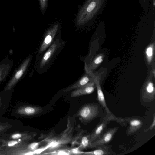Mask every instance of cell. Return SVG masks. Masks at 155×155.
<instances>
[{"label":"cell","mask_w":155,"mask_h":155,"mask_svg":"<svg viewBox=\"0 0 155 155\" xmlns=\"http://www.w3.org/2000/svg\"><path fill=\"white\" fill-rule=\"evenodd\" d=\"M101 111L99 104H90L82 107L78 112L77 115L81 121L87 123L99 116Z\"/></svg>","instance_id":"6da1fadb"},{"label":"cell","mask_w":155,"mask_h":155,"mask_svg":"<svg viewBox=\"0 0 155 155\" xmlns=\"http://www.w3.org/2000/svg\"><path fill=\"white\" fill-rule=\"evenodd\" d=\"M31 58V56L29 57L20 65L6 85L4 89L5 91L12 90L21 79L27 70Z\"/></svg>","instance_id":"7a4b0ae2"},{"label":"cell","mask_w":155,"mask_h":155,"mask_svg":"<svg viewBox=\"0 0 155 155\" xmlns=\"http://www.w3.org/2000/svg\"><path fill=\"white\" fill-rule=\"evenodd\" d=\"M92 76L94 78L95 85L97 88V100L101 106L104 108L107 113V114L112 117L114 120L119 124L121 125L124 126L127 121L128 118H123L117 117L115 116L110 112L108 108L101 87L97 80L96 79L94 76L92 74Z\"/></svg>","instance_id":"3957f363"},{"label":"cell","mask_w":155,"mask_h":155,"mask_svg":"<svg viewBox=\"0 0 155 155\" xmlns=\"http://www.w3.org/2000/svg\"><path fill=\"white\" fill-rule=\"evenodd\" d=\"M114 119L107 114L95 128L90 134V139L92 143L97 140L104 132V129L110 121Z\"/></svg>","instance_id":"277c9868"},{"label":"cell","mask_w":155,"mask_h":155,"mask_svg":"<svg viewBox=\"0 0 155 155\" xmlns=\"http://www.w3.org/2000/svg\"><path fill=\"white\" fill-rule=\"evenodd\" d=\"M118 129V127H114L103 132L97 140L92 143V148H95L97 146L106 144L109 143Z\"/></svg>","instance_id":"5b68a950"},{"label":"cell","mask_w":155,"mask_h":155,"mask_svg":"<svg viewBox=\"0 0 155 155\" xmlns=\"http://www.w3.org/2000/svg\"><path fill=\"white\" fill-rule=\"evenodd\" d=\"M42 109L38 107L30 105H23L19 107L16 110V113L20 116H30L41 113Z\"/></svg>","instance_id":"8992f818"},{"label":"cell","mask_w":155,"mask_h":155,"mask_svg":"<svg viewBox=\"0 0 155 155\" xmlns=\"http://www.w3.org/2000/svg\"><path fill=\"white\" fill-rule=\"evenodd\" d=\"M36 134L33 132L28 131L16 132L4 135L3 138L29 141Z\"/></svg>","instance_id":"52a82bcc"},{"label":"cell","mask_w":155,"mask_h":155,"mask_svg":"<svg viewBox=\"0 0 155 155\" xmlns=\"http://www.w3.org/2000/svg\"><path fill=\"white\" fill-rule=\"evenodd\" d=\"M13 62L8 56L0 61V84L8 76L13 65Z\"/></svg>","instance_id":"ba28073f"},{"label":"cell","mask_w":155,"mask_h":155,"mask_svg":"<svg viewBox=\"0 0 155 155\" xmlns=\"http://www.w3.org/2000/svg\"><path fill=\"white\" fill-rule=\"evenodd\" d=\"M155 88L153 83L148 82L144 87L142 94V99L145 103L150 102L155 99Z\"/></svg>","instance_id":"9c48e42d"},{"label":"cell","mask_w":155,"mask_h":155,"mask_svg":"<svg viewBox=\"0 0 155 155\" xmlns=\"http://www.w3.org/2000/svg\"><path fill=\"white\" fill-rule=\"evenodd\" d=\"M95 85L94 81H92L84 86L75 89L71 93V97H74L91 94L94 90Z\"/></svg>","instance_id":"30bf717a"},{"label":"cell","mask_w":155,"mask_h":155,"mask_svg":"<svg viewBox=\"0 0 155 155\" xmlns=\"http://www.w3.org/2000/svg\"><path fill=\"white\" fill-rule=\"evenodd\" d=\"M95 150L88 152H82V155H108L115 154L110 146L105 145L97 146Z\"/></svg>","instance_id":"8fae6325"},{"label":"cell","mask_w":155,"mask_h":155,"mask_svg":"<svg viewBox=\"0 0 155 155\" xmlns=\"http://www.w3.org/2000/svg\"><path fill=\"white\" fill-rule=\"evenodd\" d=\"M56 40L50 46L43 56L40 63V67H43L50 60L57 50L60 47L61 44Z\"/></svg>","instance_id":"7c38bea8"},{"label":"cell","mask_w":155,"mask_h":155,"mask_svg":"<svg viewBox=\"0 0 155 155\" xmlns=\"http://www.w3.org/2000/svg\"><path fill=\"white\" fill-rule=\"evenodd\" d=\"M0 142L5 149H10L25 145L28 143V141L2 138L0 139Z\"/></svg>","instance_id":"4fadbf2b"},{"label":"cell","mask_w":155,"mask_h":155,"mask_svg":"<svg viewBox=\"0 0 155 155\" xmlns=\"http://www.w3.org/2000/svg\"><path fill=\"white\" fill-rule=\"evenodd\" d=\"M128 121L129 122V125L126 132L127 136L136 133L141 128L143 124L142 121L138 118H129Z\"/></svg>","instance_id":"5bb4252c"},{"label":"cell","mask_w":155,"mask_h":155,"mask_svg":"<svg viewBox=\"0 0 155 155\" xmlns=\"http://www.w3.org/2000/svg\"><path fill=\"white\" fill-rule=\"evenodd\" d=\"M56 31V28H54L47 33L39 49V52L40 53L43 52L51 44Z\"/></svg>","instance_id":"9a60e30c"},{"label":"cell","mask_w":155,"mask_h":155,"mask_svg":"<svg viewBox=\"0 0 155 155\" xmlns=\"http://www.w3.org/2000/svg\"><path fill=\"white\" fill-rule=\"evenodd\" d=\"M91 82L89 76L87 74L85 75L76 83L65 89L64 92H67L73 89L82 87L87 85Z\"/></svg>","instance_id":"2e32d148"},{"label":"cell","mask_w":155,"mask_h":155,"mask_svg":"<svg viewBox=\"0 0 155 155\" xmlns=\"http://www.w3.org/2000/svg\"><path fill=\"white\" fill-rule=\"evenodd\" d=\"M71 149L69 148H59L48 150V151H45L44 153L41 154L46 155H71Z\"/></svg>","instance_id":"e0dca14e"},{"label":"cell","mask_w":155,"mask_h":155,"mask_svg":"<svg viewBox=\"0 0 155 155\" xmlns=\"http://www.w3.org/2000/svg\"><path fill=\"white\" fill-rule=\"evenodd\" d=\"M81 139L78 147L80 150L88 148H92L90 139V134L80 136Z\"/></svg>","instance_id":"ac0fdd59"},{"label":"cell","mask_w":155,"mask_h":155,"mask_svg":"<svg viewBox=\"0 0 155 155\" xmlns=\"http://www.w3.org/2000/svg\"><path fill=\"white\" fill-rule=\"evenodd\" d=\"M40 144V142H34L29 144L28 143L25 145V147L29 151L34 152V150L38 148Z\"/></svg>","instance_id":"d6986e66"},{"label":"cell","mask_w":155,"mask_h":155,"mask_svg":"<svg viewBox=\"0 0 155 155\" xmlns=\"http://www.w3.org/2000/svg\"><path fill=\"white\" fill-rule=\"evenodd\" d=\"M143 10L147 11L150 8V2L151 0H138Z\"/></svg>","instance_id":"ffe728a7"},{"label":"cell","mask_w":155,"mask_h":155,"mask_svg":"<svg viewBox=\"0 0 155 155\" xmlns=\"http://www.w3.org/2000/svg\"><path fill=\"white\" fill-rule=\"evenodd\" d=\"M12 125L7 123L0 122V135L5 133Z\"/></svg>","instance_id":"44dd1931"},{"label":"cell","mask_w":155,"mask_h":155,"mask_svg":"<svg viewBox=\"0 0 155 155\" xmlns=\"http://www.w3.org/2000/svg\"><path fill=\"white\" fill-rule=\"evenodd\" d=\"M146 54L148 61H151L153 54V48L151 46H149L146 49Z\"/></svg>","instance_id":"7402d4cb"},{"label":"cell","mask_w":155,"mask_h":155,"mask_svg":"<svg viewBox=\"0 0 155 155\" xmlns=\"http://www.w3.org/2000/svg\"><path fill=\"white\" fill-rule=\"evenodd\" d=\"M82 151H81L78 147L71 149V155H82Z\"/></svg>","instance_id":"603a6c76"},{"label":"cell","mask_w":155,"mask_h":155,"mask_svg":"<svg viewBox=\"0 0 155 155\" xmlns=\"http://www.w3.org/2000/svg\"><path fill=\"white\" fill-rule=\"evenodd\" d=\"M103 61V57L101 55H99L94 59V63L95 64H99L102 62Z\"/></svg>","instance_id":"cb8c5ba5"},{"label":"cell","mask_w":155,"mask_h":155,"mask_svg":"<svg viewBox=\"0 0 155 155\" xmlns=\"http://www.w3.org/2000/svg\"><path fill=\"white\" fill-rule=\"evenodd\" d=\"M155 126V114L153 115V120L152 122V123L151 124V125L149 127V128L147 129L144 130L145 132H147L148 131H150L152 130L154 128Z\"/></svg>","instance_id":"d4e9b609"},{"label":"cell","mask_w":155,"mask_h":155,"mask_svg":"<svg viewBox=\"0 0 155 155\" xmlns=\"http://www.w3.org/2000/svg\"><path fill=\"white\" fill-rule=\"evenodd\" d=\"M151 4H152L153 7H155V0H151Z\"/></svg>","instance_id":"484cf974"},{"label":"cell","mask_w":155,"mask_h":155,"mask_svg":"<svg viewBox=\"0 0 155 155\" xmlns=\"http://www.w3.org/2000/svg\"><path fill=\"white\" fill-rule=\"evenodd\" d=\"M1 97H0V105L1 104Z\"/></svg>","instance_id":"4316f807"},{"label":"cell","mask_w":155,"mask_h":155,"mask_svg":"<svg viewBox=\"0 0 155 155\" xmlns=\"http://www.w3.org/2000/svg\"></svg>","instance_id":"83f0119b"}]
</instances>
